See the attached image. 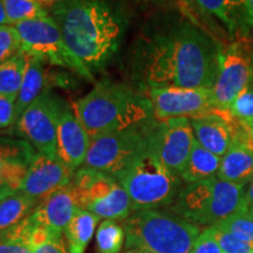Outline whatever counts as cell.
Segmentation results:
<instances>
[{
  "label": "cell",
  "mask_w": 253,
  "mask_h": 253,
  "mask_svg": "<svg viewBox=\"0 0 253 253\" xmlns=\"http://www.w3.org/2000/svg\"><path fill=\"white\" fill-rule=\"evenodd\" d=\"M245 209H253V177L245 186Z\"/></svg>",
  "instance_id": "obj_38"
},
{
  "label": "cell",
  "mask_w": 253,
  "mask_h": 253,
  "mask_svg": "<svg viewBox=\"0 0 253 253\" xmlns=\"http://www.w3.org/2000/svg\"><path fill=\"white\" fill-rule=\"evenodd\" d=\"M147 96L156 120L195 118L209 113H218L212 89L204 88L162 87L150 88Z\"/></svg>",
  "instance_id": "obj_12"
},
{
  "label": "cell",
  "mask_w": 253,
  "mask_h": 253,
  "mask_svg": "<svg viewBox=\"0 0 253 253\" xmlns=\"http://www.w3.org/2000/svg\"><path fill=\"white\" fill-rule=\"evenodd\" d=\"M151 125L108 132L91 138L86 161L82 167L119 179L136 157L148 147L147 134Z\"/></svg>",
  "instance_id": "obj_9"
},
{
  "label": "cell",
  "mask_w": 253,
  "mask_h": 253,
  "mask_svg": "<svg viewBox=\"0 0 253 253\" xmlns=\"http://www.w3.org/2000/svg\"><path fill=\"white\" fill-rule=\"evenodd\" d=\"M15 123V99L0 94V129L8 128Z\"/></svg>",
  "instance_id": "obj_33"
},
{
  "label": "cell",
  "mask_w": 253,
  "mask_h": 253,
  "mask_svg": "<svg viewBox=\"0 0 253 253\" xmlns=\"http://www.w3.org/2000/svg\"><path fill=\"white\" fill-rule=\"evenodd\" d=\"M9 25L48 17L45 7L31 0H2Z\"/></svg>",
  "instance_id": "obj_27"
},
{
  "label": "cell",
  "mask_w": 253,
  "mask_h": 253,
  "mask_svg": "<svg viewBox=\"0 0 253 253\" xmlns=\"http://www.w3.org/2000/svg\"><path fill=\"white\" fill-rule=\"evenodd\" d=\"M212 236L223 250L224 253H253V243L237 238L227 231L218 229L217 226H209Z\"/></svg>",
  "instance_id": "obj_30"
},
{
  "label": "cell",
  "mask_w": 253,
  "mask_h": 253,
  "mask_svg": "<svg viewBox=\"0 0 253 253\" xmlns=\"http://www.w3.org/2000/svg\"><path fill=\"white\" fill-rule=\"evenodd\" d=\"M179 1H181L183 5H185L186 7H191V6L196 2L195 0H179Z\"/></svg>",
  "instance_id": "obj_40"
},
{
  "label": "cell",
  "mask_w": 253,
  "mask_h": 253,
  "mask_svg": "<svg viewBox=\"0 0 253 253\" xmlns=\"http://www.w3.org/2000/svg\"><path fill=\"white\" fill-rule=\"evenodd\" d=\"M250 2V8H251V13L253 15V0H249Z\"/></svg>",
  "instance_id": "obj_43"
},
{
  "label": "cell",
  "mask_w": 253,
  "mask_h": 253,
  "mask_svg": "<svg viewBox=\"0 0 253 253\" xmlns=\"http://www.w3.org/2000/svg\"><path fill=\"white\" fill-rule=\"evenodd\" d=\"M82 126L91 138L130 128L147 126L155 120L147 94L122 82L102 80L73 103Z\"/></svg>",
  "instance_id": "obj_3"
},
{
  "label": "cell",
  "mask_w": 253,
  "mask_h": 253,
  "mask_svg": "<svg viewBox=\"0 0 253 253\" xmlns=\"http://www.w3.org/2000/svg\"><path fill=\"white\" fill-rule=\"evenodd\" d=\"M221 50L194 23L178 20L141 34L131 59V75L142 91L178 87L213 89Z\"/></svg>",
  "instance_id": "obj_1"
},
{
  "label": "cell",
  "mask_w": 253,
  "mask_h": 253,
  "mask_svg": "<svg viewBox=\"0 0 253 253\" xmlns=\"http://www.w3.org/2000/svg\"><path fill=\"white\" fill-rule=\"evenodd\" d=\"M126 249L148 253H191L201 227L163 209L132 211L122 224Z\"/></svg>",
  "instance_id": "obj_4"
},
{
  "label": "cell",
  "mask_w": 253,
  "mask_h": 253,
  "mask_svg": "<svg viewBox=\"0 0 253 253\" xmlns=\"http://www.w3.org/2000/svg\"><path fill=\"white\" fill-rule=\"evenodd\" d=\"M26 68V53L23 49L13 58L0 63V94L17 99Z\"/></svg>",
  "instance_id": "obj_24"
},
{
  "label": "cell",
  "mask_w": 253,
  "mask_h": 253,
  "mask_svg": "<svg viewBox=\"0 0 253 253\" xmlns=\"http://www.w3.org/2000/svg\"><path fill=\"white\" fill-rule=\"evenodd\" d=\"M251 67L246 54L237 41L220 53L219 69L212 89L218 113L229 115L233 100L251 80ZM230 116V115H229Z\"/></svg>",
  "instance_id": "obj_13"
},
{
  "label": "cell",
  "mask_w": 253,
  "mask_h": 253,
  "mask_svg": "<svg viewBox=\"0 0 253 253\" xmlns=\"http://www.w3.org/2000/svg\"><path fill=\"white\" fill-rule=\"evenodd\" d=\"M33 253H68L63 235H54L46 244L41 245Z\"/></svg>",
  "instance_id": "obj_34"
},
{
  "label": "cell",
  "mask_w": 253,
  "mask_h": 253,
  "mask_svg": "<svg viewBox=\"0 0 253 253\" xmlns=\"http://www.w3.org/2000/svg\"><path fill=\"white\" fill-rule=\"evenodd\" d=\"M0 253H33L30 246L0 236Z\"/></svg>",
  "instance_id": "obj_36"
},
{
  "label": "cell",
  "mask_w": 253,
  "mask_h": 253,
  "mask_svg": "<svg viewBox=\"0 0 253 253\" xmlns=\"http://www.w3.org/2000/svg\"><path fill=\"white\" fill-rule=\"evenodd\" d=\"M149 149L170 171L181 175L196 137L189 118L155 120L147 134Z\"/></svg>",
  "instance_id": "obj_11"
},
{
  "label": "cell",
  "mask_w": 253,
  "mask_h": 253,
  "mask_svg": "<svg viewBox=\"0 0 253 253\" xmlns=\"http://www.w3.org/2000/svg\"><path fill=\"white\" fill-rule=\"evenodd\" d=\"M74 172L59 157L37 153L20 192L41 201L56 190L71 184Z\"/></svg>",
  "instance_id": "obj_14"
},
{
  "label": "cell",
  "mask_w": 253,
  "mask_h": 253,
  "mask_svg": "<svg viewBox=\"0 0 253 253\" xmlns=\"http://www.w3.org/2000/svg\"><path fill=\"white\" fill-rule=\"evenodd\" d=\"M221 157L217 156L195 142L179 177L185 183H196L216 177L220 167Z\"/></svg>",
  "instance_id": "obj_21"
},
{
  "label": "cell",
  "mask_w": 253,
  "mask_h": 253,
  "mask_svg": "<svg viewBox=\"0 0 253 253\" xmlns=\"http://www.w3.org/2000/svg\"><path fill=\"white\" fill-rule=\"evenodd\" d=\"M135 2H156V1H161V0H132Z\"/></svg>",
  "instance_id": "obj_42"
},
{
  "label": "cell",
  "mask_w": 253,
  "mask_h": 253,
  "mask_svg": "<svg viewBox=\"0 0 253 253\" xmlns=\"http://www.w3.org/2000/svg\"><path fill=\"white\" fill-rule=\"evenodd\" d=\"M96 214L88 212L86 210L77 209L74 216L65 229L66 245L68 253H84L91 237H93L96 225L99 224Z\"/></svg>",
  "instance_id": "obj_22"
},
{
  "label": "cell",
  "mask_w": 253,
  "mask_h": 253,
  "mask_svg": "<svg viewBox=\"0 0 253 253\" xmlns=\"http://www.w3.org/2000/svg\"><path fill=\"white\" fill-rule=\"evenodd\" d=\"M196 141L202 147L223 157L236 140L237 128H233L230 116L220 113H209L190 119Z\"/></svg>",
  "instance_id": "obj_16"
},
{
  "label": "cell",
  "mask_w": 253,
  "mask_h": 253,
  "mask_svg": "<svg viewBox=\"0 0 253 253\" xmlns=\"http://www.w3.org/2000/svg\"><path fill=\"white\" fill-rule=\"evenodd\" d=\"M229 115L237 121L253 119V80L251 79L244 89L237 95L231 103Z\"/></svg>",
  "instance_id": "obj_29"
},
{
  "label": "cell",
  "mask_w": 253,
  "mask_h": 253,
  "mask_svg": "<svg viewBox=\"0 0 253 253\" xmlns=\"http://www.w3.org/2000/svg\"><path fill=\"white\" fill-rule=\"evenodd\" d=\"M65 101L43 90L15 122V132L37 153L58 157V125Z\"/></svg>",
  "instance_id": "obj_10"
},
{
  "label": "cell",
  "mask_w": 253,
  "mask_h": 253,
  "mask_svg": "<svg viewBox=\"0 0 253 253\" xmlns=\"http://www.w3.org/2000/svg\"><path fill=\"white\" fill-rule=\"evenodd\" d=\"M69 186L79 209L104 220H126L132 212L130 198L115 177L81 167Z\"/></svg>",
  "instance_id": "obj_7"
},
{
  "label": "cell",
  "mask_w": 253,
  "mask_h": 253,
  "mask_svg": "<svg viewBox=\"0 0 253 253\" xmlns=\"http://www.w3.org/2000/svg\"><path fill=\"white\" fill-rule=\"evenodd\" d=\"M77 209L71 186L68 184L41 199L33 213L37 220L48 227L52 232L63 235Z\"/></svg>",
  "instance_id": "obj_17"
},
{
  "label": "cell",
  "mask_w": 253,
  "mask_h": 253,
  "mask_svg": "<svg viewBox=\"0 0 253 253\" xmlns=\"http://www.w3.org/2000/svg\"><path fill=\"white\" fill-rule=\"evenodd\" d=\"M125 253H148V252H144L142 251V250H137V249H130V250H126Z\"/></svg>",
  "instance_id": "obj_41"
},
{
  "label": "cell",
  "mask_w": 253,
  "mask_h": 253,
  "mask_svg": "<svg viewBox=\"0 0 253 253\" xmlns=\"http://www.w3.org/2000/svg\"><path fill=\"white\" fill-rule=\"evenodd\" d=\"M37 150L23 138L8 137V136H0V199L4 198L2 194L1 178L6 167L12 161L18 158H30L32 160L36 156Z\"/></svg>",
  "instance_id": "obj_25"
},
{
  "label": "cell",
  "mask_w": 253,
  "mask_h": 253,
  "mask_svg": "<svg viewBox=\"0 0 253 253\" xmlns=\"http://www.w3.org/2000/svg\"><path fill=\"white\" fill-rule=\"evenodd\" d=\"M52 18L71 52L93 74L119 53L126 17L108 0H60L53 6Z\"/></svg>",
  "instance_id": "obj_2"
},
{
  "label": "cell",
  "mask_w": 253,
  "mask_h": 253,
  "mask_svg": "<svg viewBox=\"0 0 253 253\" xmlns=\"http://www.w3.org/2000/svg\"><path fill=\"white\" fill-rule=\"evenodd\" d=\"M90 137L77 114L63 103L58 125V157L73 171H77L86 161Z\"/></svg>",
  "instance_id": "obj_15"
},
{
  "label": "cell",
  "mask_w": 253,
  "mask_h": 253,
  "mask_svg": "<svg viewBox=\"0 0 253 253\" xmlns=\"http://www.w3.org/2000/svg\"><path fill=\"white\" fill-rule=\"evenodd\" d=\"M21 50V40L13 25L0 26V63L13 58Z\"/></svg>",
  "instance_id": "obj_31"
},
{
  "label": "cell",
  "mask_w": 253,
  "mask_h": 253,
  "mask_svg": "<svg viewBox=\"0 0 253 253\" xmlns=\"http://www.w3.org/2000/svg\"><path fill=\"white\" fill-rule=\"evenodd\" d=\"M118 181L130 198L132 211L169 208L182 188V178L170 171L147 147Z\"/></svg>",
  "instance_id": "obj_6"
},
{
  "label": "cell",
  "mask_w": 253,
  "mask_h": 253,
  "mask_svg": "<svg viewBox=\"0 0 253 253\" xmlns=\"http://www.w3.org/2000/svg\"><path fill=\"white\" fill-rule=\"evenodd\" d=\"M236 137L240 138L253 149V119L238 121Z\"/></svg>",
  "instance_id": "obj_37"
},
{
  "label": "cell",
  "mask_w": 253,
  "mask_h": 253,
  "mask_svg": "<svg viewBox=\"0 0 253 253\" xmlns=\"http://www.w3.org/2000/svg\"><path fill=\"white\" fill-rule=\"evenodd\" d=\"M40 201L17 192L0 199V233L11 229L33 212Z\"/></svg>",
  "instance_id": "obj_23"
},
{
  "label": "cell",
  "mask_w": 253,
  "mask_h": 253,
  "mask_svg": "<svg viewBox=\"0 0 253 253\" xmlns=\"http://www.w3.org/2000/svg\"><path fill=\"white\" fill-rule=\"evenodd\" d=\"M191 253H224L217 243V240L209 230V227L202 231L201 235L196 239V243Z\"/></svg>",
  "instance_id": "obj_32"
},
{
  "label": "cell",
  "mask_w": 253,
  "mask_h": 253,
  "mask_svg": "<svg viewBox=\"0 0 253 253\" xmlns=\"http://www.w3.org/2000/svg\"><path fill=\"white\" fill-rule=\"evenodd\" d=\"M125 229L116 220L106 219L96 230V250L99 253H119L125 243Z\"/></svg>",
  "instance_id": "obj_26"
},
{
  "label": "cell",
  "mask_w": 253,
  "mask_h": 253,
  "mask_svg": "<svg viewBox=\"0 0 253 253\" xmlns=\"http://www.w3.org/2000/svg\"><path fill=\"white\" fill-rule=\"evenodd\" d=\"M4 25H9L7 20V15H6L5 8H4V2L2 0H0V26H4Z\"/></svg>",
  "instance_id": "obj_39"
},
{
  "label": "cell",
  "mask_w": 253,
  "mask_h": 253,
  "mask_svg": "<svg viewBox=\"0 0 253 253\" xmlns=\"http://www.w3.org/2000/svg\"><path fill=\"white\" fill-rule=\"evenodd\" d=\"M43 84H45L43 62L36 56L26 53V68H25L20 90L15 99V122L30 107V104L42 93Z\"/></svg>",
  "instance_id": "obj_20"
},
{
  "label": "cell",
  "mask_w": 253,
  "mask_h": 253,
  "mask_svg": "<svg viewBox=\"0 0 253 253\" xmlns=\"http://www.w3.org/2000/svg\"><path fill=\"white\" fill-rule=\"evenodd\" d=\"M213 226L227 231L237 238L253 243V209H244Z\"/></svg>",
  "instance_id": "obj_28"
},
{
  "label": "cell",
  "mask_w": 253,
  "mask_h": 253,
  "mask_svg": "<svg viewBox=\"0 0 253 253\" xmlns=\"http://www.w3.org/2000/svg\"><path fill=\"white\" fill-rule=\"evenodd\" d=\"M236 41L239 43L249 59L250 67H251V79L253 80V31L250 30L248 32H243V33L236 34Z\"/></svg>",
  "instance_id": "obj_35"
},
{
  "label": "cell",
  "mask_w": 253,
  "mask_h": 253,
  "mask_svg": "<svg viewBox=\"0 0 253 253\" xmlns=\"http://www.w3.org/2000/svg\"><path fill=\"white\" fill-rule=\"evenodd\" d=\"M21 40V49L42 62L77 73L93 81L94 74L71 52L63 40L61 31L52 17L26 20L14 25Z\"/></svg>",
  "instance_id": "obj_8"
},
{
  "label": "cell",
  "mask_w": 253,
  "mask_h": 253,
  "mask_svg": "<svg viewBox=\"0 0 253 253\" xmlns=\"http://www.w3.org/2000/svg\"><path fill=\"white\" fill-rule=\"evenodd\" d=\"M217 177L223 181L248 185L253 177V149L236 137L235 142L221 157Z\"/></svg>",
  "instance_id": "obj_19"
},
{
  "label": "cell",
  "mask_w": 253,
  "mask_h": 253,
  "mask_svg": "<svg viewBox=\"0 0 253 253\" xmlns=\"http://www.w3.org/2000/svg\"><path fill=\"white\" fill-rule=\"evenodd\" d=\"M205 13L213 15L227 30L238 34L253 28V15L249 0H195Z\"/></svg>",
  "instance_id": "obj_18"
},
{
  "label": "cell",
  "mask_w": 253,
  "mask_h": 253,
  "mask_svg": "<svg viewBox=\"0 0 253 253\" xmlns=\"http://www.w3.org/2000/svg\"><path fill=\"white\" fill-rule=\"evenodd\" d=\"M245 186L218 177L186 183L179 190L171 212L197 226H213L245 209Z\"/></svg>",
  "instance_id": "obj_5"
},
{
  "label": "cell",
  "mask_w": 253,
  "mask_h": 253,
  "mask_svg": "<svg viewBox=\"0 0 253 253\" xmlns=\"http://www.w3.org/2000/svg\"><path fill=\"white\" fill-rule=\"evenodd\" d=\"M59 1H60V0H59Z\"/></svg>",
  "instance_id": "obj_44"
}]
</instances>
